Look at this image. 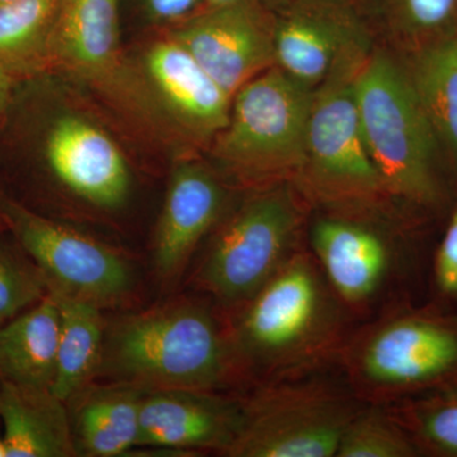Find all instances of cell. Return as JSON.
<instances>
[{
	"instance_id": "obj_1",
	"label": "cell",
	"mask_w": 457,
	"mask_h": 457,
	"mask_svg": "<svg viewBox=\"0 0 457 457\" xmlns=\"http://www.w3.org/2000/svg\"><path fill=\"white\" fill-rule=\"evenodd\" d=\"M224 319L237 386L312 375L348 339L345 306L303 246Z\"/></svg>"
},
{
	"instance_id": "obj_2",
	"label": "cell",
	"mask_w": 457,
	"mask_h": 457,
	"mask_svg": "<svg viewBox=\"0 0 457 457\" xmlns=\"http://www.w3.org/2000/svg\"><path fill=\"white\" fill-rule=\"evenodd\" d=\"M354 96L366 145L390 198L422 220L451 209L457 197L446 176L449 158L404 62L374 47L357 73Z\"/></svg>"
},
{
	"instance_id": "obj_3",
	"label": "cell",
	"mask_w": 457,
	"mask_h": 457,
	"mask_svg": "<svg viewBox=\"0 0 457 457\" xmlns=\"http://www.w3.org/2000/svg\"><path fill=\"white\" fill-rule=\"evenodd\" d=\"M143 390L227 393L237 386L225 319L173 299L107 324L101 372Z\"/></svg>"
},
{
	"instance_id": "obj_4",
	"label": "cell",
	"mask_w": 457,
	"mask_h": 457,
	"mask_svg": "<svg viewBox=\"0 0 457 457\" xmlns=\"http://www.w3.org/2000/svg\"><path fill=\"white\" fill-rule=\"evenodd\" d=\"M339 360L348 386L366 404L457 386V312L405 303L348 338Z\"/></svg>"
},
{
	"instance_id": "obj_5",
	"label": "cell",
	"mask_w": 457,
	"mask_h": 457,
	"mask_svg": "<svg viewBox=\"0 0 457 457\" xmlns=\"http://www.w3.org/2000/svg\"><path fill=\"white\" fill-rule=\"evenodd\" d=\"M314 90L273 65L231 98L210 153L225 179L254 191L293 183L302 168Z\"/></svg>"
},
{
	"instance_id": "obj_6",
	"label": "cell",
	"mask_w": 457,
	"mask_h": 457,
	"mask_svg": "<svg viewBox=\"0 0 457 457\" xmlns=\"http://www.w3.org/2000/svg\"><path fill=\"white\" fill-rule=\"evenodd\" d=\"M215 233L191 282L228 312L239 308L297 251L309 204L293 183L249 191Z\"/></svg>"
},
{
	"instance_id": "obj_7",
	"label": "cell",
	"mask_w": 457,
	"mask_h": 457,
	"mask_svg": "<svg viewBox=\"0 0 457 457\" xmlns=\"http://www.w3.org/2000/svg\"><path fill=\"white\" fill-rule=\"evenodd\" d=\"M365 62L345 66L314 90L303 164L293 185L324 212L365 215L393 201L361 128L354 80Z\"/></svg>"
},
{
	"instance_id": "obj_8",
	"label": "cell",
	"mask_w": 457,
	"mask_h": 457,
	"mask_svg": "<svg viewBox=\"0 0 457 457\" xmlns=\"http://www.w3.org/2000/svg\"><path fill=\"white\" fill-rule=\"evenodd\" d=\"M230 457H333L366 403L350 386L311 375L254 387Z\"/></svg>"
},
{
	"instance_id": "obj_9",
	"label": "cell",
	"mask_w": 457,
	"mask_h": 457,
	"mask_svg": "<svg viewBox=\"0 0 457 457\" xmlns=\"http://www.w3.org/2000/svg\"><path fill=\"white\" fill-rule=\"evenodd\" d=\"M0 216L44 273L50 293L92 303L102 311L130 302L137 273L116 249L51 220L3 192Z\"/></svg>"
},
{
	"instance_id": "obj_10",
	"label": "cell",
	"mask_w": 457,
	"mask_h": 457,
	"mask_svg": "<svg viewBox=\"0 0 457 457\" xmlns=\"http://www.w3.org/2000/svg\"><path fill=\"white\" fill-rule=\"evenodd\" d=\"M276 22L264 7L240 3L209 8L171 32L204 71L233 98L237 90L276 65Z\"/></svg>"
},
{
	"instance_id": "obj_11",
	"label": "cell",
	"mask_w": 457,
	"mask_h": 457,
	"mask_svg": "<svg viewBox=\"0 0 457 457\" xmlns=\"http://www.w3.org/2000/svg\"><path fill=\"white\" fill-rule=\"evenodd\" d=\"M311 228V253L345 311L363 312L405 261L393 243L354 213L326 212Z\"/></svg>"
},
{
	"instance_id": "obj_12",
	"label": "cell",
	"mask_w": 457,
	"mask_h": 457,
	"mask_svg": "<svg viewBox=\"0 0 457 457\" xmlns=\"http://www.w3.org/2000/svg\"><path fill=\"white\" fill-rule=\"evenodd\" d=\"M276 65L312 90L345 66L365 62L370 33L356 18L327 4H300L276 22Z\"/></svg>"
},
{
	"instance_id": "obj_13",
	"label": "cell",
	"mask_w": 457,
	"mask_h": 457,
	"mask_svg": "<svg viewBox=\"0 0 457 457\" xmlns=\"http://www.w3.org/2000/svg\"><path fill=\"white\" fill-rule=\"evenodd\" d=\"M245 420V399L220 392L144 390L137 447L227 456Z\"/></svg>"
},
{
	"instance_id": "obj_14",
	"label": "cell",
	"mask_w": 457,
	"mask_h": 457,
	"mask_svg": "<svg viewBox=\"0 0 457 457\" xmlns=\"http://www.w3.org/2000/svg\"><path fill=\"white\" fill-rule=\"evenodd\" d=\"M47 170L65 191L89 206L116 210L128 201L131 171L112 139L82 117L62 116L44 147Z\"/></svg>"
},
{
	"instance_id": "obj_15",
	"label": "cell",
	"mask_w": 457,
	"mask_h": 457,
	"mask_svg": "<svg viewBox=\"0 0 457 457\" xmlns=\"http://www.w3.org/2000/svg\"><path fill=\"white\" fill-rule=\"evenodd\" d=\"M225 188L209 168L195 162L177 164L171 173L153 249V267L163 284L186 272L195 252L221 220Z\"/></svg>"
},
{
	"instance_id": "obj_16",
	"label": "cell",
	"mask_w": 457,
	"mask_h": 457,
	"mask_svg": "<svg viewBox=\"0 0 457 457\" xmlns=\"http://www.w3.org/2000/svg\"><path fill=\"white\" fill-rule=\"evenodd\" d=\"M146 71L173 119L201 143L212 144L225 128L231 97L179 42H156L146 54Z\"/></svg>"
},
{
	"instance_id": "obj_17",
	"label": "cell",
	"mask_w": 457,
	"mask_h": 457,
	"mask_svg": "<svg viewBox=\"0 0 457 457\" xmlns=\"http://www.w3.org/2000/svg\"><path fill=\"white\" fill-rule=\"evenodd\" d=\"M119 40L117 0H62L46 59L92 82L108 84L120 66Z\"/></svg>"
},
{
	"instance_id": "obj_18",
	"label": "cell",
	"mask_w": 457,
	"mask_h": 457,
	"mask_svg": "<svg viewBox=\"0 0 457 457\" xmlns=\"http://www.w3.org/2000/svg\"><path fill=\"white\" fill-rule=\"evenodd\" d=\"M143 395L132 385L93 381L66 400L77 457H120L137 447Z\"/></svg>"
},
{
	"instance_id": "obj_19",
	"label": "cell",
	"mask_w": 457,
	"mask_h": 457,
	"mask_svg": "<svg viewBox=\"0 0 457 457\" xmlns=\"http://www.w3.org/2000/svg\"><path fill=\"white\" fill-rule=\"evenodd\" d=\"M7 457H77L68 405L50 389L0 380Z\"/></svg>"
},
{
	"instance_id": "obj_20",
	"label": "cell",
	"mask_w": 457,
	"mask_h": 457,
	"mask_svg": "<svg viewBox=\"0 0 457 457\" xmlns=\"http://www.w3.org/2000/svg\"><path fill=\"white\" fill-rule=\"evenodd\" d=\"M59 335V303L51 293L0 324V380L51 390Z\"/></svg>"
},
{
	"instance_id": "obj_21",
	"label": "cell",
	"mask_w": 457,
	"mask_h": 457,
	"mask_svg": "<svg viewBox=\"0 0 457 457\" xmlns=\"http://www.w3.org/2000/svg\"><path fill=\"white\" fill-rule=\"evenodd\" d=\"M53 295L59 303L60 335L51 392L66 402L99 378L107 323L98 306Z\"/></svg>"
},
{
	"instance_id": "obj_22",
	"label": "cell",
	"mask_w": 457,
	"mask_h": 457,
	"mask_svg": "<svg viewBox=\"0 0 457 457\" xmlns=\"http://www.w3.org/2000/svg\"><path fill=\"white\" fill-rule=\"evenodd\" d=\"M404 64L457 177V35L409 54Z\"/></svg>"
},
{
	"instance_id": "obj_23",
	"label": "cell",
	"mask_w": 457,
	"mask_h": 457,
	"mask_svg": "<svg viewBox=\"0 0 457 457\" xmlns=\"http://www.w3.org/2000/svg\"><path fill=\"white\" fill-rule=\"evenodd\" d=\"M62 0H11L0 4V62L9 71L46 59Z\"/></svg>"
},
{
	"instance_id": "obj_24",
	"label": "cell",
	"mask_w": 457,
	"mask_h": 457,
	"mask_svg": "<svg viewBox=\"0 0 457 457\" xmlns=\"http://www.w3.org/2000/svg\"><path fill=\"white\" fill-rule=\"evenodd\" d=\"M420 456L457 457V386L387 405Z\"/></svg>"
},
{
	"instance_id": "obj_25",
	"label": "cell",
	"mask_w": 457,
	"mask_h": 457,
	"mask_svg": "<svg viewBox=\"0 0 457 457\" xmlns=\"http://www.w3.org/2000/svg\"><path fill=\"white\" fill-rule=\"evenodd\" d=\"M387 25L409 55L457 35V0H387Z\"/></svg>"
},
{
	"instance_id": "obj_26",
	"label": "cell",
	"mask_w": 457,
	"mask_h": 457,
	"mask_svg": "<svg viewBox=\"0 0 457 457\" xmlns=\"http://www.w3.org/2000/svg\"><path fill=\"white\" fill-rule=\"evenodd\" d=\"M420 456L408 432L385 405L366 404L343 433L336 457Z\"/></svg>"
},
{
	"instance_id": "obj_27",
	"label": "cell",
	"mask_w": 457,
	"mask_h": 457,
	"mask_svg": "<svg viewBox=\"0 0 457 457\" xmlns=\"http://www.w3.org/2000/svg\"><path fill=\"white\" fill-rule=\"evenodd\" d=\"M0 231V324L16 318L50 294L49 284L37 264L16 237L9 242Z\"/></svg>"
},
{
	"instance_id": "obj_28",
	"label": "cell",
	"mask_w": 457,
	"mask_h": 457,
	"mask_svg": "<svg viewBox=\"0 0 457 457\" xmlns=\"http://www.w3.org/2000/svg\"><path fill=\"white\" fill-rule=\"evenodd\" d=\"M429 303L457 312V198L433 249L428 267Z\"/></svg>"
},
{
	"instance_id": "obj_29",
	"label": "cell",
	"mask_w": 457,
	"mask_h": 457,
	"mask_svg": "<svg viewBox=\"0 0 457 457\" xmlns=\"http://www.w3.org/2000/svg\"><path fill=\"white\" fill-rule=\"evenodd\" d=\"M200 0H146L150 16L159 22H176L188 17Z\"/></svg>"
},
{
	"instance_id": "obj_30",
	"label": "cell",
	"mask_w": 457,
	"mask_h": 457,
	"mask_svg": "<svg viewBox=\"0 0 457 457\" xmlns=\"http://www.w3.org/2000/svg\"><path fill=\"white\" fill-rule=\"evenodd\" d=\"M12 86H13L12 73L0 62V120L7 112L9 102H11Z\"/></svg>"
},
{
	"instance_id": "obj_31",
	"label": "cell",
	"mask_w": 457,
	"mask_h": 457,
	"mask_svg": "<svg viewBox=\"0 0 457 457\" xmlns=\"http://www.w3.org/2000/svg\"><path fill=\"white\" fill-rule=\"evenodd\" d=\"M209 8L227 7V5L240 4V3H254L262 7H287L290 0H204Z\"/></svg>"
},
{
	"instance_id": "obj_32",
	"label": "cell",
	"mask_w": 457,
	"mask_h": 457,
	"mask_svg": "<svg viewBox=\"0 0 457 457\" xmlns=\"http://www.w3.org/2000/svg\"><path fill=\"white\" fill-rule=\"evenodd\" d=\"M0 457H7V447H5L3 436H0Z\"/></svg>"
},
{
	"instance_id": "obj_33",
	"label": "cell",
	"mask_w": 457,
	"mask_h": 457,
	"mask_svg": "<svg viewBox=\"0 0 457 457\" xmlns=\"http://www.w3.org/2000/svg\"><path fill=\"white\" fill-rule=\"evenodd\" d=\"M0 231H8L7 224H5L4 219L0 216Z\"/></svg>"
},
{
	"instance_id": "obj_34",
	"label": "cell",
	"mask_w": 457,
	"mask_h": 457,
	"mask_svg": "<svg viewBox=\"0 0 457 457\" xmlns=\"http://www.w3.org/2000/svg\"><path fill=\"white\" fill-rule=\"evenodd\" d=\"M5 2H11V0H0V4H2V3H5Z\"/></svg>"
}]
</instances>
